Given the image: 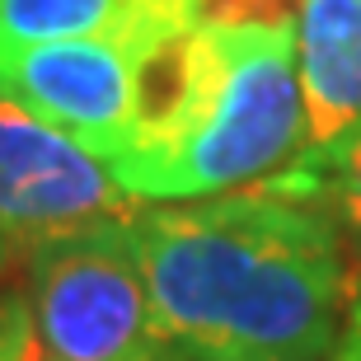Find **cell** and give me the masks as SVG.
<instances>
[{
	"label": "cell",
	"instance_id": "4",
	"mask_svg": "<svg viewBox=\"0 0 361 361\" xmlns=\"http://www.w3.org/2000/svg\"><path fill=\"white\" fill-rule=\"evenodd\" d=\"M136 197L94 150L0 90V240L38 254L75 230L127 221Z\"/></svg>",
	"mask_w": 361,
	"mask_h": 361
},
{
	"label": "cell",
	"instance_id": "11",
	"mask_svg": "<svg viewBox=\"0 0 361 361\" xmlns=\"http://www.w3.org/2000/svg\"><path fill=\"white\" fill-rule=\"evenodd\" d=\"M324 361H361V286L352 291V305H348V319H343V334H338L334 352Z\"/></svg>",
	"mask_w": 361,
	"mask_h": 361
},
{
	"label": "cell",
	"instance_id": "1",
	"mask_svg": "<svg viewBox=\"0 0 361 361\" xmlns=\"http://www.w3.org/2000/svg\"><path fill=\"white\" fill-rule=\"evenodd\" d=\"M136 263L169 348L192 361H324L352 305L334 216L244 188L132 216Z\"/></svg>",
	"mask_w": 361,
	"mask_h": 361
},
{
	"label": "cell",
	"instance_id": "13",
	"mask_svg": "<svg viewBox=\"0 0 361 361\" xmlns=\"http://www.w3.org/2000/svg\"><path fill=\"white\" fill-rule=\"evenodd\" d=\"M5 263H10V244L0 240V277H5Z\"/></svg>",
	"mask_w": 361,
	"mask_h": 361
},
{
	"label": "cell",
	"instance_id": "6",
	"mask_svg": "<svg viewBox=\"0 0 361 361\" xmlns=\"http://www.w3.org/2000/svg\"><path fill=\"white\" fill-rule=\"evenodd\" d=\"M295 75L305 104V150L324 160L361 136V0H300Z\"/></svg>",
	"mask_w": 361,
	"mask_h": 361
},
{
	"label": "cell",
	"instance_id": "3",
	"mask_svg": "<svg viewBox=\"0 0 361 361\" xmlns=\"http://www.w3.org/2000/svg\"><path fill=\"white\" fill-rule=\"evenodd\" d=\"M24 300L47 361H150L169 352L136 263L132 216L42 244Z\"/></svg>",
	"mask_w": 361,
	"mask_h": 361
},
{
	"label": "cell",
	"instance_id": "12",
	"mask_svg": "<svg viewBox=\"0 0 361 361\" xmlns=\"http://www.w3.org/2000/svg\"><path fill=\"white\" fill-rule=\"evenodd\" d=\"M150 361H192V357H183L178 348H169V352H160V357H150Z\"/></svg>",
	"mask_w": 361,
	"mask_h": 361
},
{
	"label": "cell",
	"instance_id": "10",
	"mask_svg": "<svg viewBox=\"0 0 361 361\" xmlns=\"http://www.w3.org/2000/svg\"><path fill=\"white\" fill-rule=\"evenodd\" d=\"M33 343H38V329H33L28 300L24 295H5L0 300V361H24Z\"/></svg>",
	"mask_w": 361,
	"mask_h": 361
},
{
	"label": "cell",
	"instance_id": "7",
	"mask_svg": "<svg viewBox=\"0 0 361 361\" xmlns=\"http://www.w3.org/2000/svg\"><path fill=\"white\" fill-rule=\"evenodd\" d=\"M202 14L207 0H0V56L99 33L178 38Z\"/></svg>",
	"mask_w": 361,
	"mask_h": 361
},
{
	"label": "cell",
	"instance_id": "9",
	"mask_svg": "<svg viewBox=\"0 0 361 361\" xmlns=\"http://www.w3.org/2000/svg\"><path fill=\"white\" fill-rule=\"evenodd\" d=\"M300 0H207L212 24H295Z\"/></svg>",
	"mask_w": 361,
	"mask_h": 361
},
{
	"label": "cell",
	"instance_id": "8",
	"mask_svg": "<svg viewBox=\"0 0 361 361\" xmlns=\"http://www.w3.org/2000/svg\"><path fill=\"white\" fill-rule=\"evenodd\" d=\"M263 188L286 192V197H329L334 212L352 230H361V136H352L343 150L324 155V160H291Z\"/></svg>",
	"mask_w": 361,
	"mask_h": 361
},
{
	"label": "cell",
	"instance_id": "5",
	"mask_svg": "<svg viewBox=\"0 0 361 361\" xmlns=\"http://www.w3.org/2000/svg\"><path fill=\"white\" fill-rule=\"evenodd\" d=\"M174 38L99 33L0 56V90L71 132L99 160H113L136 132L146 61Z\"/></svg>",
	"mask_w": 361,
	"mask_h": 361
},
{
	"label": "cell",
	"instance_id": "2",
	"mask_svg": "<svg viewBox=\"0 0 361 361\" xmlns=\"http://www.w3.org/2000/svg\"><path fill=\"white\" fill-rule=\"evenodd\" d=\"M300 150L295 24L202 19L146 61L136 132L108 169L136 202H197L268 183Z\"/></svg>",
	"mask_w": 361,
	"mask_h": 361
}]
</instances>
